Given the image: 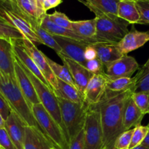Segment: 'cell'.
<instances>
[{
    "mask_svg": "<svg viewBox=\"0 0 149 149\" xmlns=\"http://www.w3.org/2000/svg\"><path fill=\"white\" fill-rule=\"evenodd\" d=\"M48 149H58L57 148H55V147H51V148H48Z\"/></svg>",
    "mask_w": 149,
    "mask_h": 149,
    "instance_id": "cell-50",
    "label": "cell"
},
{
    "mask_svg": "<svg viewBox=\"0 0 149 149\" xmlns=\"http://www.w3.org/2000/svg\"><path fill=\"white\" fill-rule=\"evenodd\" d=\"M84 1L104 13L117 15L118 5L120 0H84Z\"/></svg>",
    "mask_w": 149,
    "mask_h": 149,
    "instance_id": "cell-30",
    "label": "cell"
},
{
    "mask_svg": "<svg viewBox=\"0 0 149 149\" xmlns=\"http://www.w3.org/2000/svg\"><path fill=\"white\" fill-rule=\"evenodd\" d=\"M57 98L63 123L70 143L84 129L87 111L90 106L86 102L74 103L60 97Z\"/></svg>",
    "mask_w": 149,
    "mask_h": 149,
    "instance_id": "cell-4",
    "label": "cell"
},
{
    "mask_svg": "<svg viewBox=\"0 0 149 149\" xmlns=\"http://www.w3.org/2000/svg\"><path fill=\"white\" fill-rule=\"evenodd\" d=\"M148 126L149 127V123L148 125ZM141 145L147 147V148H149V130H148V135H147L146 138H145V140L143 141V142L141 143Z\"/></svg>",
    "mask_w": 149,
    "mask_h": 149,
    "instance_id": "cell-45",
    "label": "cell"
},
{
    "mask_svg": "<svg viewBox=\"0 0 149 149\" xmlns=\"http://www.w3.org/2000/svg\"><path fill=\"white\" fill-rule=\"evenodd\" d=\"M48 16L49 19L58 26L72 30V20H70L64 13L55 11L52 14H48Z\"/></svg>",
    "mask_w": 149,
    "mask_h": 149,
    "instance_id": "cell-35",
    "label": "cell"
},
{
    "mask_svg": "<svg viewBox=\"0 0 149 149\" xmlns=\"http://www.w3.org/2000/svg\"><path fill=\"white\" fill-rule=\"evenodd\" d=\"M12 1H15V2H16V1H17V0H12Z\"/></svg>",
    "mask_w": 149,
    "mask_h": 149,
    "instance_id": "cell-52",
    "label": "cell"
},
{
    "mask_svg": "<svg viewBox=\"0 0 149 149\" xmlns=\"http://www.w3.org/2000/svg\"><path fill=\"white\" fill-rule=\"evenodd\" d=\"M105 149H116L115 148H106Z\"/></svg>",
    "mask_w": 149,
    "mask_h": 149,
    "instance_id": "cell-51",
    "label": "cell"
},
{
    "mask_svg": "<svg viewBox=\"0 0 149 149\" xmlns=\"http://www.w3.org/2000/svg\"><path fill=\"white\" fill-rule=\"evenodd\" d=\"M62 1L63 0H45L43 4L44 10L45 12H47L49 9L58 7L59 4L62 3Z\"/></svg>",
    "mask_w": 149,
    "mask_h": 149,
    "instance_id": "cell-43",
    "label": "cell"
},
{
    "mask_svg": "<svg viewBox=\"0 0 149 149\" xmlns=\"http://www.w3.org/2000/svg\"><path fill=\"white\" fill-rule=\"evenodd\" d=\"M15 74L17 84L31 108L34 105L39 104L40 100L38 97L33 83L16 57L15 63Z\"/></svg>",
    "mask_w": 149,
    "mask_h": 149,
    "instance_id": "cell-13",
    "label": "cell"
},
{
    "mask_svg": "<svg viewBox=\"0 0 149 149\" xmlns=\"http://www.w3.org/2000/svg\"><path fill=\"white\" fill-rule=\"evenodd\" d=\"M84 58L86 61H91L97 58V51L95 49L94 47L93 46L92 44L88 45V46L86 47L85 51H84Z\"/></svg>",
    "mask_w": 149,
    "mask_h": 149,
    "instance_id": "cell-42",
    "label": "cell"
},
{
    "mask_svg": "<svg viewBox=\"0 0 149 149\" xmlns=\"http://www.w3.org/2000/svg\"><path fill=\"white\" fill-rule=\"evenodd\" d=\"M134 132V128L122 132L116 140L114 144V148L116 149L129 148L130 146L132 137Z\"/></svg>",
    "mask_w": 149,
    "mask_h": 149,
    "instance_id": "cell-37",
    "label": "cell"
},
{
    "mask_svg": "<svg viewBox=\"0 0 149 149\" xmlns=\"http://www.w3.org/2000/svg\"><path fill=\"white\" fill-rule=\"evenodd\" d=\"M149 130V127L148 125L143 126V125H139L134 128V132L132 137L130 146L129 149H132L138 146L141 145L145 138H146Z\"/></svg>",
    "mask_w": 149,
    "mask_h": 149,
    "instance_id": "cell-34",
    "label": "cell"
},
{
    "mask_svg": "<svg viewBox=\"0 0 149 149\" xmlns=\"http://www.w3.org/2000/svg\"><path fill=\"white\" fill-rule=\"evenodd\" d=\"M12 43H13V52H14L15 55L18 59V61L23 64V66L27 68L29 71H30L40 81H42V82L49 87L47 81L45 78L42 73L39 69L33 59L31 58L30 55L27 53L26 49H24L21 42H20V40H12Z\"/></svg>",
    "mask_w": 149,
    "mask_h": 149,
    "instance_id": "cell-19",
    "label": "cell"
},
{
    "mask_svg": "<svg viewBox=\"0 0 149 149\" xmlns=\"http://www.w3.org/2000/svg\"><path fill=\"white\" fill-rule=\"evenodd\" d=\"M133 91H127L111 97H104L97 105L100 113L102 128L106 148H114L118 137L126 131L123 125L125 105Z\"/></svg>",
    "mask_w": 149,
    "mask_h": 149,
    "instance_id": "cell-1",
    "label": "cell"
},
{
    "mask_svg": "<svg viewBox=\"0 0 149 149\" xmlns=\"http://www.w3.org/2000/svg\"><path fill=\"white\" fill-rule=\"evenodd\" d=\"M40 26L42 29H44L45 31H47L48 33H49L52 35L63 36V37L70 38V39H76V40L85 42L90 44L95 43V42H94V41L90 40V39H86V38H84L82 37V36H79V35L77 34V33H75L73 30L65 29V28L61 27V26L56 25L49 19L47 13L44 15L42 16V18H41Z\"/></svg>",
    "mask_w": 149,
    "mask_h": 149,
    "instance_id": "cell-20",
    "label": "cell"
},
{
    "mask_svg": "<svg viewBox=\"0 0 149 149\" xmlns=\"http://www.w3.org/2000/svg\"><path fill=\"white\" fill-rule=\"evenodd\" d=\"M131 97L135 105L144 115L149 114V93L146 92H135Z\"/></svg>",
    "mask_w": 149,
    "mask_h": 149,
    "instance_id": "cell-33",
    "label": "cell"
},
{
    "mask_svg": "<svg viewBox=\"0 0 149 149\" xmlns=\"http://www.w3.org/2000/svg\"><path fill=\"white\" fill-rule=\"evenodd\" d=\"M15 56L13 52L12 40L0 39V71L15 78Z\"/></svg>",
    "mask_w": 149,
    "mask_h": 149,
    "instance_id": "cell-17",
    "label": "cell"
},
{
    "mask_svg": "<svg viewBox=\"0 0 149 149\" xmlns=\"http://www.w3.org/2000/svg\"><path fill=\"white\" fill-rule=\"evenodd\" d=\"M142 68H145V69H149V58L148 59V61L146 62V63L143 65Z\"/></svg>",
    "mask_w": 149,
    "mask_h": 149,
    "instance_id": "cell-48",
    "label": "cell"
},
{
    "mask_svg": "<svg viewBox=\"0 0 149 149\" xmlns=\"http://www.w3.org/2000/svg\"><path fill=\"white\" fill-rule=\"evenodd\" d=\"M11 111V108L10 107L8 103H7V100H5L4 97L0 92V113H1L4 120L7 119Z\"/></svg>",
    "mask_w": 149,
    "mask_h": 149,
    "instance_id": "cell-41",
    "label": "cell"
},
{
    "mask_svg": "<svg viewBox=\"0 0 149 149\" xmlns=\"http://www.w3.org/2000/svg\"><path fill=\"white\" fill-rule=\"evenodd\" d=\"M140 68L135 58L125 55L107 67L105 69V73L108 79L115 80L119 78L132 77Z\"/></svg>",
    "mask_w": 149,
    "mask_h": 149,
    "instance_id": "cell-10",
    "label": "cell"
},
{
    "mask_svg": "<svg viewBox=\"0 0 149 149\" xmlns=\"http://www.w3.org/2000/svg\"><path fill=\"white\" fill-rule=\"evenodd\" d=\"M85 68L90 71L93 74H103L106 75L104 69V65L101 63V61L98 59L91 60V61H87L85 64Z\"/></svg>",
    "mask_w": 149,
    "mask_h": 149,
    "instance_id": "cell-38",
    "label": "cell"
},
{
    "mask_svg": "<svg viewBox=\"0 0 149 149\" xmlns=\"http://www.w3.org/2000/svg\"><path fill=\"white\" fill-rule=\"evenodd\" d=\"M20 42L27 53L30 55L39 69L42 73L54 93L58 87V79L56 78L48 63L47 56L42 51L38 49L33 42H31L29 39L25 38L20 40Z\"/></svg>",
    "mask_w": 149,
    "mask_h": 149,
    "instance_id": "cell-9",
    "label": "cell"
},
{
    "mask_svg": "<svg viewBox=\"0 0 149 149\" xmlns=\"http://www.w3.org/2000/svg\"><path fill=\"white\" fill-rule=\"evenodd\" d=\"M108 79L103 74H93L86 87L84 97L89 106L97 105L103 99L106 90Z\"/></svg>",
    "mask_w": 149,
    "mask_h": 149,
    "instance_id": "cell-14",
    "label": "cell"
},
{
    "mask_svg": "<svg viewBox=\"0 0 149 149\" xmlns=\"http://www.w3.org/2000/svg\"><path fill=\"white\" fill-rule=\"evenodd\" d=\"M0 92L15 112L27 126L33 127L42 132L26 97L20 90L15 78L0 71ZM43 133V132H42Z\"/></svg>",
    "mask_w": 149,
    "mask_h": 149,
    "instance_id": "cell-3",
    "label": "cell"
},
{
    "mask_svg": "<svg viewBox=\"0 0 149 149\" xmlns=\"http://www.w3.org/2000/svg\"><path fill=\"white\" fill-rule=\"evenodd\" d=\"M132 149H149V148H147V147L144 146H143V145H139V146H138L135 147V148H133Z\"/></svg>",
    "mask_w": 149,
    "mask_h": 149,
    "instance_id": "cell-49",
    "label": "cell"
},
{
    "mask_svg": "<svg viewBox=\"0 0 149 149\" xmlns=\"http://www.w3.org/2000/svg\"><path fill=\"white\" fill-rule=\"evenodd\" d=\"M72 30L82 37L97 42L96 36V20L95 18L84 20H72Z\"/></svg>",
    "mask_w": 149,
    "mask_h": 149,
    "instance_id": "cell-26",
    "label": "cell"
},
{
    "mask_svg": "<svg viewBox=\"0 0 149 149\" xmlns=\"http://www.w3.org/2000/svg\"><path fill=\"white\" fill-rule=\"evenodd\" d=\"M144 116L145 115L138 109L130 96L125 105L123 113V125L125 130L141 125Z\"/></svg>",
    "mask_w": 149,
    "mask_h": 149,
    "instance_id": "cell-22",
    "label": "cell"
},
{
    "mask_svg": "<svg viewBox=\"0 0 149 149\" xmlns=\"http://www.w3.org/2000/svg\"><path fill=\"white\" fill-rule=\"evenodd\" d=\"M117 16L130 24H138L140 14L135 0H120L118 5Z\"/></svg>",
    "mask_w": 149,
    "mask_h": 149,
    "instance_id": "cell-25",
    "label": "cell"
},
{
    "mask_svg": "<svg viewBox=\"0 0 149 149\" xmlns=\"http://www.w3.org/2000/svg\"><path fill=\"white\" fill-rule=\"evenodd\" d=\"M136 78L125 77L115 80H109L106 82V90L104 97H111L127 91H135Z\"/></svg>",
    "mask_w": 149,
    "mask_h": 149,
    "instance_id": "cell-23",
    "label": "cell"
},
{
    "mask_svg": "<svg viewBox=\"0 0 149 149\" xmlns=\"http://www.w3.org/2000/svg\"><path fill=\"white\" fill-rule=\"evenodd\" d=\"M135 77L137 81L134 93L146 92L149 93V69H145L141 67Z\"/></svg>",
    "mask_w": 149,
    "mask_h": 149,
    "instance_id": "cell-32",
    "label": "cell"
},
{
    "mask_svg": "<svg viewBox=\"0 0 149 149\" xmlns=\"http://www.w3.org/2000/svg\"><path fill=\"white\" fill-rule=\"evenodd\" d=\"M95 15L97 42H109L118 44L129 32L130 23L117 15L104 13L90 5L84 0H79Z\"/></svg>",
    "mask_w": 149,
    "mask_h": 149,
    "instance_id": "cell-2",
    "label": "cell"
},
{
    "mask_svg": "<svg viewBox=\"0 0 149 149\" xmlns=\"http://www.w3.org/2000/svg\"><path fill=\"white\" fill-rule=\"evenodd\" d=\"M148 42H149V31H140L133 26L123 39L118 43V46L123 55H127L130 52L142 47Z\"/></svg>",
    "mask_w": 149,
    "mask_h": 149,
    "instance_id": "cell-16",
    "label": "cell"
},
{
    "mask_svg": "<svg viewBox=\"0 0 149 149\" xmlns=\"http://www.w3.org/2000/svg\"><path fill=\"white\" fill-rule=\"evenodd\" d=\"M68 149H84V129L74 139L70 142Z\"/></svg>",
    "mask_w": 149,
    "mask_h": 149,
    "instance_id": "cell-40",
    "label": "cell"
},
{
    "mask_svg": "<svg viewBox=\"0 0 149 149\" xmlns=\"http://www.w3.org/2000/svg\"><path fill=\"white\" fill-rule=\"evenodd\" d=\"M0 39L22 40L25 39V36L17 29L0 19Z\"/></svg>",
    "mask_w": 149,
    "mask_h": 149,
    "instance_id": "cell-31",
    "label": "cell"
},
{
    "mask_svg": "<svg viewBox=\"0 0 149 149\" xmlns=\"http://www.w3.org/2000/svg\"><path fill=\"white\" fill-rule=\"evenodd\" d=\"M26 126L27 125L13 111L5 120L4 127L17 149H24Z\"/></svg>",
    "mask_w": 149,
    "mask_h": 149,
    "instance_id": "cell-15",
    "label": "cell"
},
{
    "mask_svg": "<svg viewBox=\"0 0 149 149\" xmlns=\"http://www.w3.org/2000/svg\"><path fill=\"white\" fill-rule=\"evenodd\" d=\"M29 23L31 26L32 29H33V31L35 32L36 36L41 40L42 44L45 45L46 46L49 47V48L53 49L57 54L62 52V49L58 45V42L55 40L52 35L48 33L47 31H45V29L41 27L40 22L38 21V20H32L29 22Z\"/></svg>",
    "mask_w": 149,
    "mask_h": 149,
    "instance_id": "cell-27",
    "label": "cell"
},
{
    "mask_svg": "<svg viewBox=\"0 0 149 149\" xmlns=\"http://www.w3.org/2000/svg\"><path fill=\"white\" fill-rule=\"evenodd\" d=\"M32 112L42 132L58 149H68L69 141L63 130L41 103L31 107Z\"/></svg>",
    "mask_w": 149,
    "mask_h": 149,
    "instance_id": "cell-5",
    "label": "cell"
},
{
    "mask_svg": "<svg viewBox=\"0 0 149 149\" xmlns=\"http://www.w3.org/2000/svg\"><path fill=\"white\" fill-rule=\"evenodd\" d=\"M92 45L97 51V58L104 65L105 69L111 64L125 55L121 52L118 44L95 42Z\"/></svg>",
    "mask_w": 149,
    "mask_h": 149,
    "instance_id": "cell-18",
    "label": "cell"
},
{
    "mask_svg": "<svg viewBox=\"0 0 149 149\" xmlns=\"http://www.w3.org/2000/svg\"><path fill=\"white\" fill-rule=\"evenodd\" d=\"M0 148L17 149L10 139L5 127L0 128Z\"/></svg>",
    "mask_w": 149,
    "mask_h": 149,
    "instance_id": "cell-39",
    "label": "cell"
},
{
    "mask_svg": "<svg viewBox=\"0 0 149 149\" xmlns=\"http://www.w3.org/2000/svg\"><path fill=\"white\" fill-rule=\"evenodd\" d=\"M20 64L23 66V69L25 70L27 75L30 78V79L31 80L33 87H34L35 90H36L38 97H39V100H40V103L47 111L48 113L53 117V119L58 122V125L63 130L65 135H67L65 127H64L63 123L62 118H61V110H60V106L59 104H58V98L55 96V93H53L52 90L49 86L45 84V83L40 81L37 77H35L30 71H29L27 68L23 66L21 63H20ZM67 138H68V135H67Z\"/></svg>",
    "mask_w": 149,
    "mask_h": 149,
    "instance_id": "cell-6",
    "label": "cell"
},
{
    "mask_svg": "<svg viewBox=\"0 0 149 149\" xmlns=\"http://www.w3.org/2000/svg\"><path fill=\"white\" fill-rule=\"evenodd\" d=\"M58 55L61 58L63 65H65L69 70L76 86L80 93L84 95L86 87L93 77V74L87 70L84 65L76 62L74 60L70 59L69 58L61 53L58 54Z\"/></svg>",
    "mask_w": 149,
    "mask_h": 149,
    "instance_id": "cell-12",
    "label": "cell"
},
{
    "mask_svg": "<svg viewBox=\"0 0 149 149\" xmlns=\"http://www.w3.org/2000/svg\"><path fill=\"white\" fill-rule=\"evenodd\" d=\"M4 125H5V120L3 119L2 116L0 113V128L4 127Z\"/></svg>",
    "mask_w": 149,
    "mask_h": 149,
    "instance_id": "cell-47",
    "label": "cell"
},
{
    "mask_svg": "<svg viewBox=\"0 0 149 149\" xmlns=\"http://www.w3.org/2000/svg\"><path fill=\"white\" fill-rule=\"evenodd\" d=\"M54 147L50 141L39 129L26 126L24 149H48Z\"/></svg>",
    "mask_w": 149,
    "mask_h": 149,
    "instance_id": "cell-21",
    "label": "cell"
},
{
    "mask_svg": "<svg viewBox=\"0 0 149 149\" xmlns=\"http://www.w3.org/2000/svg\"><path fill=\"white\" fill-rule=\"evenodd\" d=\"M10 0H0V8H4L8 5Z\"/></svg>",
    "mask_w": 149,
    "mask_h": 149,
    "instance_id": "cell-46",
    "label": "cell"
},
{
    "mask_svg": "<svg viewBox=\"0 0 149 149\" xmlns=\"http://www.w3.org/2000/svg\"><path fill=\"white\" fill-rule=\"evenodd\" d=\"M0 19L17 29L23 33L26 39L33 43L42 44L29 22L23 16L15 1L11 0L9 8H0Z\"/></svg>",
    "mask_w": 149,
    "mask_h": 149,
    "instance_id": "cell-8",
    "label": "cell"
},
{
    "mask_svg": "<svg viewBox=\"0 0 149 149\" xmlns=\"http://www.w3.org/2000/svg\"><path fill=\"white\" fill-rule=\"evenodd\" d=\"M84 149H105L100 113L95 106H90L84 127Z\"/></svg>",
    "mask_w": 149,
    "mask_h": 149,
    "instance_id": "cell-7",
    "label": "cell"
},
{
    "mask_svg": "<svg viewBox=\"0 0 149 149\" xmlns=\"http://www.w3.org/2000/svg\"><path fill=\"white\" fill-rule=\"evenodd\" d=\"M135 1H139V0H135Z\"/></svg>",
    "mask_w": 149,
    "mask_h": 149,
    "instance_id": "cell-53",
    "label": "cell"
},
{
    "mask_svg": "<svg viewBox=\"0 0 149 149\" xmlns=\"http://www.w3.org/2000/svg\"><path fill=\"white\" fill-rule=\"evenodd\" d=\"M136 6L140 14L138 24L149 25V0L136 1Z\"/></svg>",
    "mask_w": 149,
    "mask_h": 149,
    "instance_id": "cell-36",
    "label": "cell"
},
{
    "mask_svg": "<svg viewBox=\"0 0 149 149\" xmlns=\"http://www.w3.org/2000/svg\"><path fill=\"white\" fill-rule=\"evenodd\" d=\"M35 1H36V5H37V7H38V10H39V11L40 12L41 14H42V15H44L45 14H46L47 12L45 11V10H44V7H43L44 1H45V0H35Z\"/></svg>",
    "mask_w": 149,
    "mask_h": 149,
    "instance_id": "cell-44",
    "label": "cell"
},
{
    "mask_svg": "<svg viewBox=\"0 0 149 149\" xmlns=\"http://www.w3.org/2000/svg\"><path fill=\"white\" fill-rule=\"evenodd\" d=\"M47 60L48 63H49L51 69L53 71L54 74H55L57 79L62 80V81L77 87L75 82H74V79L71 77L69 70L68 69V68L65 65H61V64L58 63L55 61H52V59L48 58L47 56Z\"/></svg>",
    "mask_w": 149,
    "mask_h": 149,
    "instance_id": "cell-29",
    "label": "cell"
},
{
    "mask_svg": "<svg viewBox=\"0 0 149 149\" xmlns=\"http://www.w3.org/2000/svg\"><path fill=\"white\" fill-rule=\"evenodd\" d=\"M123 149H129V148H123Z\"/></svg>",
    "mask_w": 149,
    "mask_h": 149,
    "instance_id": "cell-54",
    "label": "cell"
},
{
    "mask_svg": "<svg viewBox=\"0 0 149 149\" xmlns=\"http://www.w3.org/2000/svg\"><path fill=\"white\" fill-rule=\"evenodd\" d=\"M57 97L69 100L74 103H83L85 102L84 97L77 89V87L68 84L65 81L58 79V87L54 91Z\"/></svg>",
    "mask_w": 149,
    "mask_h": 149,
    "instance_id": "cell-24",
    "label": "cell"
},
{
    "mask_svg": "<svg viewBox=\"0 0 149 149\" xmlns=\"http://www.w3.org/2000/svg\"><path fill=\"white\" fill-rule=\"evenodd\" d=\"M0 149H2V148H0Z\"/></svg>",
    "mask_w": 149,
    "mask_h": 149,
    "instance_id": "cell-55",
    "label": "cell"
},
{
    "mask_svg": "<svg viewBox=\"0 0 149 149\" xmlns=\"http://www.w3.org/2000/svg\"><path fill=\"white\" fill-rule=\"evenodd\" d=\"M52 36L62 49L61 54L85 67L87 61L84 58V51L90 43L55 35H52Z\"/></svg>",
    "mask_w": 149,
    "mask_h": 149,
    "instance_id": "cell-11",
    "label": "cell"
},
{
    "mask_svg": "<svg viewBox=\"0 0 149 149\" xmlns=\"http://www.w3.org/2000/svg\"><path fill=\"white\" fill-rule=\"evenodd\" d=\"M16 4L26 20L30 18L40 21L43 15L38 10L35 0H17Z\"/></svg>",
    "mask_w": 149,
    "mask_h": 149,
    "instance_id": "cell-28",
    "label": "cell"
}]
</instances>
